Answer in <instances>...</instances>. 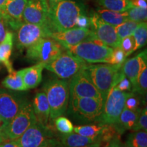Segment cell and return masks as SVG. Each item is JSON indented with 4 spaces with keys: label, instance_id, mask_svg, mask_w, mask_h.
Listing matches in <instances>:
<instances>
[{
    "label": "cell",
    "instance_id": "6da1fadb",
    "mask_svg": "<svg viewBox=\"0 0 147 147\" xmlns=\"http://www.w3.org/2000/svg\"><path fill=\"white\" fill-rule=\"evenodd\" d=\"M84 69L101 93L104 102L110 90L125 76L122 71V65L110 63L87 64Z\"/></svg>",
    "mask_w": 147,
    "mask_h": 147
},
{
    "label": "cell",
    "instance_id": "7a4b0ae2",
    "mask_svg": "<svg viewBox=\"0 0 147 147\" xmlns=\"http://www.w3.org/2000/svg\"><path fill=\"white\" fill-rule=\"evenodd\" d=\"M104 101L93 97L69 99L67 114L79 123H99Z\"/></svg>",
    "mask_w": 147,
    "mask_h": 147
},
{
    "label": "cell",
    "instance_id": "3957f363",
    "mask_svg": "<svg viewBox=\"0 0 147 147\" xmlns=\"http://www.w3.org/2000/svg\"><path fill=\"white\" fill-rule=\"evenodd\" d=\"M83 13L76 1L63 0L49 10V27L53 32H61L76 27V19Z\"/></svg>",
    "mask_w": 147,
    "mask_h": 147
},
{
    "label": "cell",
    "instance_id": "277c9868",
    "mask_svg": "<svg viewBox=\"0 0 147 147\" xmlns=\"http://www.w3.org/2000/svg\"><path fill=\"white\" fill-rule=\"evenodd\" d=\"M44 92L47 95L50 107L51 120L63 116L67 109L69 103L68 82L65 79H51L44 86Z\"/></svg>",
    "mask_w": 147,
    "mask_h": 147
},
{
    "label": "cell",
    "instance_id": "5b68a950",
    "mask_svg": "<svg viewBox=\"0 0 147 147\" xmlns=\"http://www.w3.org/2000/svg\"><path fill=\"white\" fill-rule=\"evenodd\" d=\"M67 51L87 63H108L113 48L97 39L86 40L78 45L65 48Z\"/></svg>",
    "mask_w": 147,
    "mask_h": 147
},
{
    "label": "cell",
    "instance_id": "8992f818",
    "mask_svg": "<svg viewBox=\"0 0 147 147\" xmlns=\"http://www.w3.org/2000/svg\"><path fill=\"white\" fill-rule=\"evenodd\" d=\"M36 121L32 103L27 100L23 108L13 119L0 127V136L4 141L14 140Z\"/></svg>",
    "mask_w": 147,
    "mask_h": 147
},
{
    "label": "cell",
    "instance_id": "52a82bcc",
    "mask_svg": "<svg viewBox=\"0 0 147 147\" xmlns=\"http://www.w3.org/2000/svg\"><path fill=\"white\" fill-rule=\"evenodd\" d=\"M87 65V62L67 51L62 53L50 63L45 64V68L59 78L67 80L74 76Z\"/></svg>",
    "mask_w": 147,
    "mask_h": 147
},
{
    "label": "cell",
    "instance_id": "ba28073f",
    "mask_svg": "<svg viewBox=\"0 0 147 147\" xmlns=\"http://www.w3.org/2000/svg\"><path fill=\"white\" fill-rule=\"evenodd\" d=\"M61 44L51 38H42L27 49L26 57L32 61L47 64L63 52Z\"/></svg>",
    "mask_w": 147,
    "mask_h": 147
},
{
    "label": "cell",
    "instance_id": "9c48e42d",
    "mask_svg": "<svg viewBox=\"0 0 147 147\" xmlns=\"http://www.w3.org/2000/svg\"><path fill=\"white\" fill-rule=\"evenodd\" d=\"M130 93L122 91L113 87L108 92L104 104L100 123L102 124H115L125 108V100Z\"/></svg>",
    "mask_w": 147,
    "mask_h": 147
},
{
    "label": "cell",
    "instance_id": "30bf717a",
    "mask_svg": "<svg viewBox=\"0 0 147 147\" xmlns=\"http://www.w3.org/2000/svg\"><path fill=\"white\" fill-rule=\"evenodd\" d=\"M28 100L19 91L0 88V117L3 124L12 120Z\"/></svg>",
    "mask_w": 147,
    "mask_h": 147
},
{
    "label": "cell",
    "instance_id": "8fae6325",
    "mask_svg": "<svg viewBox=\"0 0 147 147\" xmlns=\"http://www.w3.org/2000/svg\"><path fill=\"white\" fill-rule=\"evenodd\" d=\"M16 34V46L19 49H27L42 38H50L52 32L48 26L23 23Z\"/></svg>",
    "mask_w": 147,
    "mask_h": 147
},
{
    "label": "cell",
    "instance_id": "7c38bea8",
    "mask_svg": "<svg viewBox=\"0 0 147 147\" xmlns=\"http://www.w3.org/2000/svg\"><path fill=\"white\" fill-rule=\"evenodd\" d=\"M53 137L54 133L49 127L36 121L14 141L18 147H40L47 139Z\"/></svg>",
    "mask_w": 147,
    "mask_h": 147
},
{
    "label": "cell",
    "instance_id": "4fadbf2b",
    "mask_svg": "<svg viewBox=\"0 0 147 147\" xmlns=\"http://www.w3.org/2000/svg\"><path fill=\"white\" fill-rule=\"evenodd\" d=\"M69 99L76 97H93L104 100L101 93L91 82L84 69L71 78L69 82Z\"/></svg>",
    "mask_w": 147,
    "mask_h": 147
},
{
    "label": "cell",
    "instance_id": "5bb4252c",
    "mask_svg": "<svg viewBox=\"0 0 147 147\" xmlns=\"http://www.w3.org/2000/svg\"><path fill=\"white\" fill-rule=\"evenodd\" d=\"M90 21L91 30L96 39L113 49L119 47L121 40H119L113 25L103 21L97 12L90 17Z\"/></svg>",
    "mask_w": 147,
    "mask_h": 147
},
{
    "label": "cell",
    "instance_id": "9a60e30c",
    "mask_svg": "<svg viewBox=\"0 0 147 147\" xmlns=\"http://www.w3.org/2000/svg\"><path fill=\"white\" fill-rule=\"evenodd\" d=\"M49 13L47 0H28L23 11V20L25 23L46 25L50 28Z\"/></svg>",
    "mask_w": 147,
    "mask_h": 147
},
{
    "label": "cell",
    "instance_id": "2e32d148",
    "mask_svg": "<svg viewBox=\"0 0 147 147\" xmlns=\"http://www.w3.org/2000/svg\"><path fill=\"white\" fill-rule=\"evenodd\" d=\"M50 38L56 40L64 48L76 45L86 40L96 39L91 29L79 27H73L61 32H53Z\"/></svg>",
    "mask_w": 147,
    "mask_h": 147
},
{
    "label": "cell",
    "instance_id": "e0dca14e",
    "mask_svg": "<svg viewBox=\"0 0 147 147\" xmlns=\"http://www.w3.org/2000/svg\"><path fill=\"white\" fill-rule=\"evenodd\" d=\"M28 0H6L3 8V21L14 29L23 23V13Z\"/></svg>",
    "mask_w": 147,
    "mask_h": 147
},
{
    "label": "cell",
    "instance_id": "ac0fdd59",
    "mask_svg": "<svg viewBox=\"0 0 147 147\" xmlns=\"http://www.w3.org/2000/svg\"><path fill=\"white\" fill-rule=\"evenodd\" d=\"M145 63H147L146 51L140 53L134 57L125 61L122 64V71L131 82L133 92H135L140 71Z\"/></svg>",
    "mask_w": 147,
    "mask_h": 147
},
{
    "label": "cell",
    "instance_id": "d6986e66",
    "mask_svg": "<svg viewBox=\"0 0 147 147\" xmlns=\"http://www.w3.org/2000/svg\"><path fill=\"white\" fill-rule=\"evenodd\" d=\"M32 106L36 121L47 125L50 117V107L45 92L41 91L37 93L34 98Z\"/></svg>",
    "mask_w": 147,
    "mask_h": 147
},
{
    "label": "cell",
    "instance_id": "ffe728a7",
    "mask_svg": "<svg viewBox=\"0 0 147 147\" xmlns=\"http://www.w3.org/2000/svg\"><path fill=\"white\" fill-rule=\"evenodd\" d=\"M140 111V108L136 110H130L124 108L119 116L117 122L114 124L121 135L127 129H133L136 124Z\"/></svg>",
    "mask_w": 147,
    "mask_h": 147
},
{
    "label": "cell",
    "instance_id": "44dd1931",
    "mask_svg": "<svg viewBox=\"0 0 147 147\" xmlns=\"http://www.w3.org/2000/svg\"><path fill=\"white\" fill-rule=\"evenodd\" d=\"M13 34L10 31L7 30L4 40L1 43H0V63L5 65L9 74L14 71L10 61V57L13 48Z\"/></svg>",
    "mask_w": 147,
    "mask_h": 147
},
{
    "label": "cell",
    "instance_id": "7402d4cb",
    "mask_svg": "<svg viewBox=\"0 0 147 147\" xmlns=\"http://www.w3.org/2000/svg\"><path fill=\"white\" fill-rule=\"evenodd\" d=\"M45 63H38L32 67L25 68L23 81L27 89H34L40 84L42 79V71Z\"/></svg>",
    "mask_w": 147,
    "mask_h": 147
},
{
    "label": "cell",
    "instance_id": "603a6c76",
    "mask_svg": "<svg viewBox=\"0 0 147 147\" xmlns=\"http://www.w3.org/2000/svg\"><path fill=\"white\" fill-rule=\"evenodd\" d=\"M59 140L64 147H82L87 145L98 142L96 140L82 136L76 133L62 134L58 136ZM100 143V142H98Z\"/></svg>",
    "mask_w": 147,
    "mask_h": 147
},
{
    "label": "cell",
    "instance_id": "cb8c5ba5",
    "mask_svg": "<svg viewBox=\"0 0 147 147\" xmlns=\"http://www.w3.org/2000/svg\"><path fill=\"white\" fill-rule=\"evenodd\" d=\"M25 69H22L18 71H14L10 73L3 79L2 85L6 89L15 91H25L28 90L23 81V74Z\"/></svg>",
    "mask_w": 147,
    "mask_h": 147
},
{
    "label": "cell",
    "instance_id": "d4e9b609",
    "mask_svg": "<svg viewBox=\"0 0 147 147\" xmlns=\"http://www.w3.org/2000/svg\"><path fill=\"white\" fill-rule=\"evenodd\" d=\"M97 13L104 21L114 27L117 26L128 20L127 10L125 12H116L107 9L100 8L97 10Z\"/></svg>",
    "mask_w": 147,
    "mask_h": 147
},
{
    "label": "cell",
    "instance_id": "484cf974",
    "mask_svg": "<svg viewBox=\"0 0 147 147\" xmlns=\"http://www.w3.org/2000/svg\"><path fill=\"white\" fill-rule=\"evenodd\" d=\"M105 124L93 123L84 125H78L74 127V131L75 133L80 134L82 136L90 138L96 140L98 142H100V136L104 129Z\"/></svg>",
    "mask_w": 147,
    "mask_h": 147
},
{
    "label": "cell",
    "instance_id": "4316f807",
    "mask_svg": "<svg viewBox=\"0 0 147 147\" xmlns=\"http://www.w3.org/2000/svg\"><path fill=\"white\" fill-rule=\"evenodd\" d=\"M102 8L116 12H125L131 8L132 5L129 0H95Z\"/></svg>",
    "mask_w": 147,
    "mask_h": 147
},
{
    "label": "cell",
    "instance_id": "83f0119b",
    "mask_svg": "<svg viewBox=\"0 0 147 147\" xmlns=\"http://www.w3.org/2000/svg\"><path fill=\"white\" fill-rule=\"evenodd\" d=\"M125 144L127 147H147V132L134 131L128 135Z\"/></svg>",
    "mask_w": 147,
    "mask_h": 147
},
{
    "label": "cell",
    "instance_id": "f1b7e54d",
    "mask_svg": "<svg viewBox=\"0 0 147 147\" xmlns=\"http://www.w3.org/2000/svg\"><path fill=\"white\" fill-rule=\"evenodd\" d=\"M138 22H136L131 20H127L120 25L115 27L116 33L118 36L119 40H122L123 38L127 36H131L134 34V31L137 28L139 25Z\"/></svg>",
    "mask_w": 147,
    "mask_h": 147
},
{
    "label": "cell",
    "instance_id": "f546056e",
    "mask_svg": "<svg viewBox=\"0 0 147 147\" xmlns=\"http://www.w3.org/2000/svg\"><path fill=\"white\" fill-rule=\"evenodd\" d=\"M132 35L135 40V51L144 47L146 45L147 40L146 22L140 23Z\"/></svg>",
    "mask_w": 147,
    "mask_h": 147
},
{
    "label": "cell",
    "instance_id": "4dcf8cb0",
    "mask_svg": "<svg viewBox=\"0 0 147 147\" xmlns=\"http://www.w3.org/2000/svg\"><path fill=\"white\" fill-rule=\"evenodd\" d=\"M54 120L55 127L60 134H67L72 133L74 125L69 119L63 116H59Z\"/></svg>",
    "mask_w": 147,
    "mask_h": 147
},
{
    "label": "cell",
    "instance_id": "1f68e13d",
    "mask_svg": "<svg viewBox=\"0 0 147 147\" xmlns=\"http://www.w3.org/2000/svg\"><path fill=\"white\" fill-rule=\"evenodd\" d=\"M147 91V63L142 66L138 77L135 92L141 95H146Z\"/></svg>",
    "mask_w": 147,
    "mask_h": 147
},
{
    "label": "cell",
    "instance_id": "d6a6232c",
    "mask_svg": "<svg viewBox=\"0 0 147 147\" xmlns=\"http://www.w3.org/2000/svg\"><path fill=\"white\" fill-rule=\"evenodd\" d=\"M128 19L138 23L146 22L147 9L132 6L127 10Z\"/></svg>",
    "mask_w": 147,
    "mask_h": 147
},
{
    "label": "cell",
    "instance_id": "836d02e7",
    "mask_svg": "<svg viewBox=\"0 0 147 147\" xmlns=\"http://www.w3.org/2000/svg\"><path fill=\"white\" fill-rule=\"evenodd\" d=\"M119 47L123 51L126 57H128L135 51V40L133 35L127 36L121 40Z\"/></svg>",
    "mask_w": 147,
    "mask_h": 147
},
{
    "label": "cell",
    "instance_id": "e575fe53",
    "mask_svg": "<svg viewBox=\"0 0 147 147\" xmlns=\"http://www.w3.org/2000/svg\"><path fill=\"white\" fill-rule=\"evenodd\" d=\"M127 57L123 51L121 50L120 47H117L113 49V53L110 55L108 63L110 64H117V65H122L125 61Z\"/></svg>",
    "mask_w": 147,
    "mask_h": 147
},
{
    "label": "cell",
    "instance_id": "d590c367",
    "mask_svg": "<svg viewBox=\"0 0 147 147\" xmlns=\"http://www.w3.org/2000/svg\"><path fill=\"white\" fill-rule=\"evenodd\" d=\"M133 131H139V130H143V131H147V110L146 107H145L142 110H141L138 119L137 123L134 127Z\"/></svg>",
    "mask_w": 147,
    "mask_h": 147
},
{
    "label": "cell",
    "instance_id": "8d00e7d4",
    "mask_svg": "<svg viewBox=\"0 0 147 147\" xmlns=\"http://www.w3.org/2000/svg\"><path fill=\"white\" fill-rule=\"evenodd\" d=\"M140 100L136 94L134 93H130L125 100V108L130 110H136L139 109Z\"/></svg>",
    "mask_w": 147,
    "mask_h": 147
},
{
    "label": "cell",
    "instance_id": "74e56055",
    "mask_svg": "<svg viewBox=\"0 0 147 147\" xmlns=\"http://www.w3.org/2000/svg\"><path fill=\"white\" fill-rule=\"evenodd\" d=\"M91 26V21H90V17H88L82 13L77 18L76 27L82 29H89Z\"/></svg>",
    "mask_w": 147,
    "mask_h": 147
},
{
    "label": "cell",
    "instance_id": "f35d334b",
    "mask_svg": "<svg viewBox=\"0 0 147 147\" xmlns=\"http://www.w3.org/2000/svg\"><path fill=\"white\" fill-rule=\"evenodd\" d=\"M117 89L122 91H132V86L129 80L125 76H124L121 80L119 81L116 86H115Z\"/></svg>",
    "mask_w": 147,
    "mask_h": 147
},
{
    "label": "cell",
    "instance_id": "ab89813d",
    "mask_svg": "<svg viewBox=\"0 0 147 147\" xmlns=\"http://www.w3.org/2000/svg\"><path fill=\"white\" fill-rule=\"evenodd\" d=\"M40 147H64L60 140L57 138H50L47 139Z\"/></svg>",
    "mask_w": 147,
    "mask_h": 147
},
{
    "label": "cell",
    "instance_id": "60d3db41",
    "mask_svg": "<svg viewBox=\"0 0 147 147\" xmlns=\"http://www.w3.org/2000/svg\"><path fill=\"white\" fill-rule=\"evenodd\" d=\"M133 6L147 9V0H129Z\"/></svg>",
    "mask_w": 147,
    "mask_h": 147
},
{
    "label": "cell",
    "instance_id": "b9f144b4",
    "mask_svg": "<svg viewBox=\"0 0 147 147\" xmlns=\"http://www.w3.org/2000/svg\"><path fill=\"white\" fill-rule=\"evenodd\" d=\"M6 32L7 30L5 29L4 21L3 20L0 19V43H1L3 40H4Z\"/></svg>",
    "mask_w": 147,
    "mask_h": 147
},
{
    "label": "cell",
    "instance_id": "7bdbcfd3",
    "mask_svg": "<svg viewBox=\"0 0 147 147\" xmlns=\"http://www.w3.org/2000/svg\"><path fill=\"white\" fill-rule=\"evenodd\" d=\"M0 147H18L14 140H8L0 144Z\"/></svg>",
    "mask_w": 147,
    "mask_h": 147
},
{
    "label": "cell",
    "instance_id": "ee69618b",
    "mask_svg": "<svg viewBox=\"0 0 147 147\" xmlns=\"http://www.w3.org/2000/svg\"><path fill=\"white\" fill-rule=\"evenodd\" d=\"M63 1V0H47L48 6H49V10H51L55 5L57 4L60 1Z\"/></svg>",
    "mask_w": 147,
    "mask_h": 147
},
{
    "label": "cell",
    "instance_id": "f6af8a7d",
    "mask_svg": "<svg viewBox=\"0 0 147 147\" xmlns=\"http://www.w3.org/2000/svg\"><path fill=\"white\" fill-rule=\"evenodd\" d=\"M113 142L115 143L116 147H127L125 144L122 143L121 141L120 138H117L113 140Z\"/></svg>",
    "mask_w": 147,
    "mask_h": 147
},
{
    "label": "cell",
    "instance_id": "bcb514c9",
    "mask_svg": "<svg viewBox=\"0 0 147 147\" xmlns=\"http://www.w3.org/2000/svg\"><path fill=\"white\" fill-rule=\"evenodd\" d=\"M6 0H0V19L3 20V8H4V5Z\"/></svg>",
    "mask_w": 147,
    "mask_h": 147
},
{
    "label": "cell",
    "instance_id": "7dc6e473",
    "mask_svg": "<svg viewBox=\"0 0 147 147\" xmlns=\"http://www.w3.org/2000/svg\"><path fill=\"white\" fill-rule=\"evenodd\" d=\"M101 146V144L100 143H93V144H89L87 145V146H82V147H100Z\"/></svg>",
    "mask_w": 147,
    "mask_h": 147
},
{
    "label": "cell",
    "instance_id": "c3c4849f",
    "mask_svg": "<svg viewBox=\"0 0 147 147\" xmlns=\"http://www.w3.org/2000/svg\"><path fill=\"white\" fill-rule=\"evenodd\" d=\"M104 147H116V146H115V143L113 142V141L112 140L111 142H110L109 143H108V144H106Z\"/></svg>",
    "mask_w": 147,
    "mask_h": 147
},
{
    "label": "cell",
    "instance_id": "681fc988",
    "mask_svg": "<svg viewBox=\"0 0 147 147\" xmlns=\"http://www.w3.org/2000/svg\"><path fill=\"white\" fill-rule=\"evenodd\" d=\"M3 125V122L2 119H1V117H0V127H1Z\"/></svg>",
    "mask_w": 147,
    "mask_h": 147
},
{
    "label": "cell",
    "instance_id": "f907efd6",
    "mask_svg": "<svg viewBox=\"0 0 147 147\" xmlns=\"http://www.w3.org/2000/svg\"><path fill=\"white\" fill-rule=\"evenodd\" d=\"M3 142H5L4 140H3V139L0 136V144H1V143H3Z\"/></svg>",
    "mask_w": 147,
    "mask_h": 147
}]
</instances>
